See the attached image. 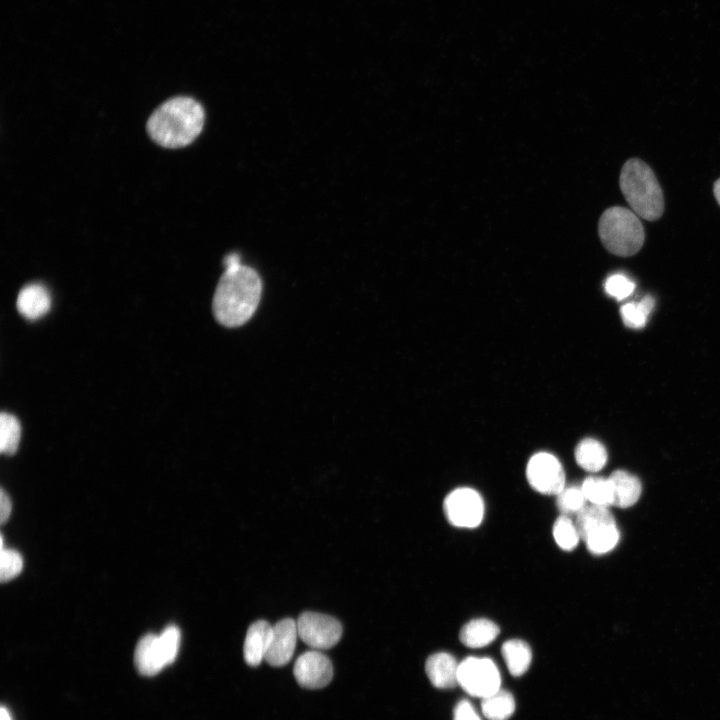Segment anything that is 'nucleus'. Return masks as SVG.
Wrapping results in <instances>:
<instances>
[{
	"mask_svg": "<svg viewBox=\"0 0 720 720\" xmlns=\"http://www.w3.org/2000/svg\"><path fill=\"white\" fill-rule=\"evenodd\" d=\"M575 460L582 469L588 472H598L607 462V451L601 442L586 438L576 446Z\"/></svg>",
	"mask_w": 720,
	"mask_h": 720,
	"instance_id": "a211bd4d",
	"label": "nucleus"
},
{
	"mask_svg": "<svg viewBox=\"0 0 720 720\" xmlns=\"http://www.w3.org/2000/svg\"><path fill=\"white\" fill-rule=\"evenodd\" d=\"M598 234L604 247L617 256H632L643 246L645 232L636 213L613 206L600 216Z\"/></svg>",
	"mask_w": 720,
	"mask_h": 720,
	"instance_id": "20e7f679",
	"label": "nucleus"
},
{
	"mask_svg": "<svg viewBox=\"0 0 720 720\" xmlns=\"http://www.w3.org/2000/svg\"><path fill=\"white\" fill-rule=\"evenodd\" d=\"M614 517L606 506L594 505L585 506L578 514L576 520V527L580 535V539L583 541L587 535L594 529L607 525L614 524Z\"/></svg>",
	"mask_w": 720,
	"mask_h": 720,
	"instance_id": "6ab92c4d",
	"label": "nucleus"
},
{
	"mask_svg": "<svg viewBox=\"0 0 720 720\" xmlns=\"http://www.w3.org/2000/svg\"><path fill=\"white\" fill-rule=\"evenodd\" d=\"M609 480L613 488V506L628 508L638 501L642 488L636 476L624 470H616Z\"/></svg>",
	"mask_w": 720,
	"mask_h": 720,
	"instance_id": "2eb2a0df",
	"label": "nucleus"
},
{
	"mask_svg": "<svg viewBox=\"0 0 720 720\" xmlns=\"http://www.w3.org/2000/svg\"><path fill=\"white\" fill-rule=\"evenodd\" d=\"M298 684L308 689H319L328 685L333 677L330 659L318 650L301 654L293 668Z\"/></svg>",
	"mask_w": 720,
	"mask_h": 720,
	"instance_id": "9d476101",
	"label": "nucleus"
},
{
	"mask_svg": "<svg viewBox=\"0 0 720 720\" xmlns=\"http://www.w3.org/2000/svg\"><path fill=\"white\" fill-rule=\"evenodd\" d=\"M459 663L449 653L438 652L430 655L425 664V671L430 682L436 688H452L458 684Z\"/></svg>",
	"mask_w": 720,
	"mask_h": 720,
	"instance_id": "ddd939ff",
	"label": "nucleus"
},
{
	"mask_svg": "<svg viewBox=\"0 0 720 720\" xmlns=\"http://www.w3.org/2000/svg\"><path fill=\"white\" fill-rule=\"evenodd\" d=\"M272 632L273 626L264 620H258L249 626L243 646L244 659L248 665L258 666L265 660Z\"/></svg>",
	"mask_w": 720,
	"mask_h": 720,
	"instance_id": "f8f14e48",
	"label": "nucleus"
},
{
	"mask_svg": "<svg viewBox=\"0 0 720 720\" xmlns=\"http://www.w3.org/2000/svg\"><path fill=\"white\" fill-rule=\"evenodd\" d=\"M181 634L176 626H168L160 635L147 634L135 649V666L145 676L159 673L176 659Z\"/></svg>",
	"mask_w": 720,
	"mask_h": 720,
	"instance_id": "39448f33",
	"label": "nucleus"
},
{
	"mask_svg": "<svg viewBox=\"0 0 720 720\" xmlns=\"http://www.w3.org/2000/svg\"><path fill=\"white\" fill-rule=\"evenodd\" d=\"M225 269L235 268L241 265L240 256L236 253H231L224 258Z\"/></svg>",
	"mask_w": 720,
	"mask_h": 720,
	"instance_id": "7c9ffc66",
	"label": "nucleus"
},
{
	"mask_svg": "<svg viewBox=\"0 0 720 720\" xmlns=\"http://www.w3.org/2000/svg\"><path fill=\"white\" fill-rule=\"evenodd\" d=\"M296 623L299 638L316 650L333 647L342 636L341 623L334 617L322 613L303 612Z\"/></svg>",
	"mask_w": 720,
	"mask_h": 720,
	"instance_id": "0eeeda50",
	"label": "nucleus"
},
{
	"mask_svg": "<svg viewBox=\"0 0 720 720\" xmlns=\"http://www.w3.org/2000/svg\"><path fill=\"white\" fill-rule=\"evenodd\" d=\"M454 720H481L467 700L460 701L454 710Z\"/></svg>",
	"mask_w": 720,
	"mask_h": 720,
	"instance_id": "c85d7f7f",
	"label": "nucleus"
},
{
	"mask_svg": "<svg viewBox=\"0 0 720 720\" xmlns=\"http://www.w3.org/2000/svg\"><path fill=\"white\" fill-rule=\"evenodd\" d=\"M501 652L512 676L519 677L528 670L532 660V652L525 641L510 639L502 645Z\"/></svg>",
	"mask_w": 720,
	"mask_h": 720,
	"instance_id": "f3484780",
	"label": "nucleus"
},
{
	"mask_svg": "<svg viewBox=\"0 0 720 720\" xmlns=\"http://www.w3.org/2000/svg\"><path fill=\"white\" fill-rule=\"evenodd\" d=\"M496 623L486 618H477L467 622L460 630L461 643L469 648L487 646L499 635Z\"/></svg>",
	"mask_w": 720,
	"mask_h": 720,
	"instance_id": "dca6fc26",
	"label": "nucleus"
},
{
	"mask_svg": "<svg viewBox=\"0 0 720 720\" xmlns=\"http://www.w3.org/2000/svg\"><path fill=\"white\" fill-rule=\"evenodd\" d=\"M11 510H12L11 500H10L9 496L6 494V492L4 491V489H1V494H0V521H1L2 524H4V523L8 520V518H9V516H10V513H11Z\"/></svg>",
	"mask_w": 720,
	"mask_h": 720,
	"instance_id": "c756f323",
	"label": "nucleus"
},
{
	"mask_svg": "<svg viewBox=\"0 0 720 720\" xmlns=\"http://www.w3.org/2000/svg\"><path fill=\"white\" fill-rule=\"evenodd\" d=\"M262 293L258 273L244 265L225 269L213 297L216 320L226 327H237L254 314Z\"/></svg>",
	"mask_w": 720,
	"mask_h": 720,
	"instance_id": "f257e3e1",
	"label": "nucleus"
},
{
	"mask_svg": "<svg viewBox=\"0 0 720 720\" xmlns=\"http://www.w3.org/2000/svg\"><path fill=\"white\" fill-rule=\"evenodd\" d=\"M458 684L469 695L485 698L500 689L501 677L491 659L468 657L459 663Z\"/></svg>",
	"mask_w": 720,
	"mask_h": 720,
	"instance_id": "423d86ee",
	"label": "nucleus"
},
{
	"mask_svg": "<svg viewBox=\"0 0 720 720\" xmlns=\"http://www.w3.org/2000/svg\"><path fill=\"white\" fill-rule=\"evenodd\" d=\"M21 426L18 419L9 413L0 415V451L6 455H13L19 445Z\"/></svg>",
	"mask_w": 720,
	"mask_h": 720,
	"instance_id": "b1692460",
	"label": "nucleus"
},
{
	"mask_svg": "<svg viewBox=\"0 0 720 720\" xmlns=\"http://www.w3.org/2000/svg\"><path fill=\"white\" fill-rule=\"evenodd\" d=\"M23 559L19 552L13 549H1L0 579L7 582L15 578L22 570Z\"/></svg>",
	"mask_w": 720,
	"mask_h": 720,
	"instance_id": "bb28decb",
	"label": "nucleus"
},
{
	"mask_svg": "<svg viewBox=\"0 0 720 720\" xmlns=\"http://www.w3.org/2000/svg\"><path fill=\"white\" fill-rule=\"evenodd\" d=\"M297 623L284 618L273 625V632L265 661L274 667L286 665L292 658L298 638Z\"/></svg>",
	"mask_w": 720,
	"mask_h": 720,
	"instance_id": "9b49d317",
	"label": "nucleus"
},
{
	"mask_svg": "<svg viewBox=\"0 0 720 720\" xmlns=\"http://www.w3.org/2000/svg\"><path fill=\"white\" fill-rule=\"evenodd\" d=\"M556 496L557 508L563 515L578 514L586 506L587 499L581 487L565 486Z\"/></svg>",
	"mask_w": 720,
	"mask_h": 720,
	"instance_id": "a878e982",
	"label": "nucleus"
},
{
	"mask_svg": "<svg viewBox=\"0 0 720 720\" xmlns=\"http://www.w3.org/2000/svg\"><path fill=\"white\" fill-rule=\"evenodd\" d=\"M619 184L632 211L648 221L659 219L664 211L662 189L652 169L642 160H627L620 173Z\"/></svg>",
	"mask_w": 720,
	"mask_h": 720,
	"instance_id": "7ed1b4c3",
	"label": "nucleus"
},
{
	"mask_svg": "<svg viewBox=\"0 0 720 720\" xmlns=\"http://www.w3.org/2000/svg\"><path fill=\"white\" fill-rule=\"evenodd\" d=\"M619 531L616 524H607L591 531L585 538L588 550L597 555L611 551L618 543Z\"/></svg>",
	"mask_w": 720,
	"mask_h": 720,
	"instance_id": "4be33fe9",
	"label": "nucleus"
},
{
	"mask_svg": "<svg viewBox=\"0 0 720 720\" xmlns=\"http://www.w3.org/2000/svg\"><path fill=\"white\" fill-rule=\"evenodd\" d=\"M553 537L557 545L564 551L573 550L580 539L576 525L567 515L563 514L553 524Z\"/></svg>",
	"mask_w": 720,
	"mask_h": 720,
	"instance_id": "393cba45",
	"label": "nucleus"
},
{
	"mask_svg": "<svg viewBox=\"0 0 720 720\" xmlns=\"http://www.w3.org/2000/svg\"><path fill=\"white\" fill-rule=\"evenodd\" d=\"M581 488L591 504L606 507L613 505V488L609 478L588 477L583 481Z\"/></svg>",
	"mask_w": 720,
	"mask_h": 720,
	"instance_id": "5701e85b",
	"label": "nucleus"
},
{
	"mask_svg": "<svg viewBox=\"0 0 720 720\" xmlns=\"http://www.w3.org/2000/svg\"><path fill=\"white\" fill-rule=\"evenodd\" d=\"M654 304V298L647 295L639 302H629L622 305L620 315L623 323L629 328H643L654 308Z\"/></svg>",
	"mask_w": 720,
	"mask_h": 720,
	"instance_id": "412c9836",
	"label": "nucleus"
},
{
	"mask_svg": "<svg viewBox=\"0 0 720 720\" xmlns=\"http://www.w3.org/2000/svg\"><path fill=\"white\" fill-rule=\"evenodd\" d=\"M0 719L1 720H12L9 711L4 706L1 707Z\"/></svg>",
	"mask_w": 720,
	"mask_h": 720,
	"instance_id": "473e14b6",
	"label": "nucleus"
},
{
	"mask_svg": "<svg viewBox=\"0 0 720 720\" xmlns=\"http://www.w3.org/2000/svg\"><path fill=\"white\" fill-rule=\"evenodd\" d=\"M526 477L530 486L545 495H557L565 487V473L560 461L552 454L539 452L528 461Z\"/></svg>",
	"mask_w": 720,
	"mask_h": 720,
	"instance_id": "1a4fd4ad",
	"label": "nucleus"
},
{
	"mask_svg": "<svg viewBox=\"0 0 720 720\" xmlns=\"http://www.w3.org/2000/svg\"><path fill=\"white\" fill-rule=\"evenodd\" d=\"M606 293L616 300H623L635 290V283L623 274H613L604 284Z\"/></svg>",
	"mask_w": 720,
	"mask_h": 720,
	"instance_id": "cd10ccee",
	"label": "nucleus"
},
{
	"mask_svg": "<svg viewBox=\"0 0 720 720\" xmlns=\"http://www.w3.org/2000/svg\"><path fill=\"white\" fill-rule=\"evenodd\" d=\"M16 305L22 316L29 320H36L49 311L50 294L43 285L32 283L20 290Z\"/></svg>",
	"mask_w": 720,
	"mask_h": 720,
	"instance_id": "4468645a",
	"label": "nucleus"
},
{
	"mask_svg": "<svg viewBox=\"0 0 720 720\" xmlns=\"http://www.w3.org/2000/svg\"><path fill=\"white\" fill-rule=\"evenodd\" d=\"M483 715L488 720H507L515 710V701L511 693L499 689L497 692L482 698Z\"/></svg>",
	"mask_w": 720,
	"mask_h": 720,
	"instance_id": "aec40b11",
	"label": "nucleus"
},
{
	"mask_svg": "<svg viewBox=\"0 0 720 720\" xmlns=\"http://www.w3.org/2000/svg\"><path fill=\"white\" fill-rule=\"evenodd\" d=\"M204 119L200 103L190 97H175L152 113L147 122V132L154 142L163 147L180 148L200 134Z\"/></svg>",
	"mask_w": 720,
	"mask_h": 720,
	"instance_id": "f03ea898",
	"label": "nucleus"
},
{
	"mask_svg": "<svg viewBox=\"0 0 720 720\" xmlns=\"http://www.w3.org/2000/svg\"><path fill=\"white\" fill-rule=\"evenodd\" d=\"M713 193H714V196H715L718 204L720 205V178L718 180H716L713 185Z\"/></svg>",
	"mask_w": 720,
	"mask_h": 720,
	"instance_id": "2f4dec72",
	"label": "nucleus"
},
{
	"mask_svg": "<svg viewBox=\"0 0 720 720\" xmlns=\"http://www.w3.org/2000/svg\"><path fill=\"white\" fill-rule=\"evenodd\" d=\"M448 522L461 528L477 527L484 515L481 495L471 488H458L450 492L443 502Z\"/></svg>",
	"mask_w": 720,
	"mask_h": 720,
	"instance_id": "6e6552de",
	"label": "nucleus"
}]
</instances>
